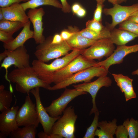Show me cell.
I'll list each match as a JSON object with an SVG mask.
<instances>
[{
  "instance_id": "1",
  "label": "cell",
  "mask_w": 138,
  "mask_h": 138,
  "mask_svg": "<svg viewBox=\"0 0 138 138\" xmlns=\"http://www.w3.org/2000/svg\"><path fill=\"white\" fill-rule=\"evenodd\" d=\"M9 82L15 83V89L24 94L29 93L36 87H42L48 90L51 87L40 79L35 71L30 66L23 68H16L8 74Z\"/></svg>"
},
{
  "instance_id": "2",
  "label": "cell",
  "mask_w": 138,
  "mask_h": 138,
  "mask_svg": "<svg viewBox=\"0 0 138 138\" xmlns=\"http://www.w3.org/2000/svg\"><path fill=\"white\" fill-rule=\"evenodd\" d=\"M83 50L74 49L71 53L61 58L55 59L50 64H46L38 60H34L32 62V67L38 77L45 83L49 84L53 75L82 54Z\"/></svg>"
},
{
  "instance_id": "3",
  "label": "cell",
  "mask_w": 138,
  "mask_h": 138,
  "mask_svg": "<svg viewBox=\"0 0 138 138\" xmlns=\"http://www.w3.org/2000/svg\"><path fill=\"white\" fill-rule=\"evenodd\" d=\"M52 37H49L36 47L34 54L38 60L44 62H49L68 53L73 49L66 41L63 40L59 43H52Z\"/></svg>"
},
{
  "instance_id": "4",
  "label": "cell",
  "mask_w": 138,
  "mask_h": 138,
  "mask_svg": "<svg viewBox=\"0 0 138 138\" xmlns=\"http://www.w3.org/2000/svg\"><path fill=\"white\" fill-rule=\"evenodd\" d=\"M60 117L52 126L50 134L60 136L62 138H75V123L77 116L75 112L74 107L66 108Z\"/></svg>"
},
{
  "instance_id": "5",
  "label": "cell",
  "mask_w": 138,
  "mask_h": 138,
  "mask_svg": "<svg viewBox=\"0 0 138 138\" xmlns=\"http://www.w3.org/2000/svg\"><path fill=\"white\" fill-rule=\"evenodd\" d=\"M108 71L101 66H93L80 71L57 84L51 87L49 90L65 88L70 85L80 82H89L94 77L107 76Z\"/></svg>"
},
{
  "instance_id": "6",
  "label": "cell",
  "mask_w": 138,
  "mask_h": 138,
  "mask_svg": "<svg viewBox=\"0 0 138 138\" xmlns=\"http://www.w3.org/2000/svg\"><path fill=\"white\" fill-rule=\"evenodd\" d=\"M94 60L88 59L80 55L70 62L65 67L54 74L49 84L59 83L73 74L92 66L97 63Z\"/></svg>"
},
{
  "instance_id": "7",
  "label": "cell",
  "mask_w": 138,
  "mask_h": 138,
  "mask_svg": "<svg viewBox=\"0 0 138 138\" xmlns=\"http://www.w3.org/2000/svg\"><path fill=\"white\" fill-rule=\"evenodd\" d=\"M6 57L1 64L0 68H4L6 70L5 77L9 82L8 78V68L14 65L16 68H21L30 66V56L24 45L13 51L5 49L4 51Z\"/></svg>"
},
{
  "instance_id": "8",
  "label": "cell",
  "mask_w": 138,
  "mask_h": 138,
  "mask_svg": "<svg viewBox=\"0 0 138 138\" xmlns=\"http://www.w3.org/2000/svg\"><path fill=\"white\" fill-rule=\"evenodd\" d=\"M87 93L75 88H66L59 98L52 101L50 105L44 108L51 117H57L62 115L70 102L76 97Z\"/></svg>"
},
{
  "instance_id": "9",
  "label": "cell",
  "mask_w": 138,
  "mask_h": 138,
  "mask_svg": "<svg viewBox=\"0 0 138 138\" xmlns=\"http://www.w3.org/2000/svg\"><path fill=\"white\" fill-rule=\"evenodd\" d=\"M138 11V3L130 6H123L118 4L113 5L110 8H105L103 13L106 15H110L112 18V21L108 24L107 26L111 31L117 25L127 20L136 12Z\"/></svg>"
},
{
  "instance_id": "10",
  "label": "cell",
  "mask_w": 138,
  "mask_h": 138,
  "mask_svg": "<svg viewBox=\"0 0 138 138\" xmlns=\"http://www.w3.org/2000/svg\"><path fill=\"white\" fill-rule=\"evenodd\" d=\"M16 120L19 127L32 125L38 126L40 122L36 105L33 103L29 95L26 96L24 103L18 109Z\"/></svg>"
},
{
  "instance_id": "11",
  "label": "cell",
  "mask_w": 138,
  "mask_h": 138,
  "mask_svg": "<svg viewBox=\"0 0 138 138\" xmlns=\"http://www.w3.org/2000/svg\"><path fill=\"white\" fill-rule=\"evenodd\" d=\"M115 46L110 39L96 41L90 47L83 50L82 55L89 60H101L110 56L115 50Z\"/></svg>"
},
{
  "instance_id": "12",
  "label": "cell",
  "mask_w": 138,
  "mask_h": 138,
  "mask_svg": "<svg viewBox=\"0 0 138 138\" xmlns=\"http://www.w3.org/2000/svg\"><path fill=\"white\" fill-rule=\"evenodd\" d=\"M112 83L111 79L106 75L100 76L97 80L92 82L74 85L73 86L74 88L80 91L88 93L90 95L93 105L90 112L89 114L91 115L98 110L96 106L95 100L98 90L103 87H108L110 86Z\"/></svg>"
},
{
  "instance_id": "13",
  "label": "cell",
  "mask_w": 138,
  "mask_h": 138,
  "mask_svg": "<svg viewBox=\"0 0 138 138\" xmlns=\"http://www.w3.org/2000/svg\"><path fill=\"white\" fill-rule=\"evenodd\" d=\"M18 106H13L0 114V138H6L11 133L19 127L16 116Z\"/></svg>"
},
{
  "instance_id": "14",
  "label": "cell",
  "mask_w": 138,
  "mask_h": 138,
  "mask_svg": "<svg viewBox=\"0 0 138 138\" xmlns=\"http://www.w3.org/2000/svg\"><path fill=\"white\" fill-rule=\"evenodd\" d=\"M40 87H36L30 91L35 97L36 101V109L39 122L42 126L44 132L50 135L52 128L55 122L61 117L54 118L48 114L41 102L40 95Z\"/></svg>"
},
{
  "instance_id": "15",
  "label": "cell",
  "mask_w": 138,
  "mask_h": 138,
  "mask_svg": "<svg viewBox=\"0 0 138 138\" xmlns=\"http://www.w3.org/2000/svg\"><path fill=\"white\" fill-rule=\"evenodd\" d=\"M138 51V44L130 46L118 45L110 56L104 60L97 62L94 66L103 67L108 71L111 65L122 63L127 55Z\"/></svg>"
},
{
  "instance_id": "16",
  "label": "cell",
  "mask_w": 138,
  "mask_h": 138,
  "mask_svg": "<svg viewBox=\"0 0 138 138\" xmlns=\"http://www.w3.org/2000/svg\"><path fill=\"white\" fill-rule=\"evenodd\" d=\"M45 14L44 9L39 8L30 9L27 15L30 20L32 23L33 28L34 39L36 43L39 44L43 42L45 40L43 35L44 28L43 27V17Z\"/></svg>"
},
{
  "instance_id": "17",
  "label": "cell",
  "mask_w": 138,
  "mask_h": 138,
  "mask_svg": "<svg viewBox=\"0 0 138 138\" xmlns=\"http://www.w3.org/2000/svg\"><path fill=\"white\" fill-rule=\"evenodd\" d=\"M0 8L3 12L5 20L19 21L24 24L29 21L21 3H16L8 6Z\"/></svg>"
},
{
  "instance_id": "18",
  "label": "cell",
  "mask_w": 138,
  "mask_h": 138,
  "mask_svg": "<svg viewBox=\"0 0 138 138\" xmlns=\"http://www.w3.org/2000/svg\"><path fill=\"white\" fill-rule=\"evenodd\" d=\"M31 21L25 24L19 34L12 41L7 43H3L4 48L9 51H13L23 46L28 39L33 38V31L30 29Z\"/></svg>"
},
{
  "instance_id": "19",
  "label": "cell",
  "mask_w": 138,
  "mask_h": 138,
  "mask_svg": "<svg viewBox=\"0 0 138 138\" xmlns=\"http://www.w3.org/2000/svg\"><path fill=\"white\" fill-rule=\"evenodd\" d=\"M112 75L121 91L124 93L126 101L136 97L133 86L132 79L121 74H112Z\"/></svg>"
},
{
  "instance_id": "20",
  "label": "cell",
  "mask_w": 138,
  "mask_h": 138,
  "mask_svg": "<svg viewBox=\"0 0 138 138\" xmlns=\"http://www.w3.org/2000/svg\"><path fill=\"white\" fill-rule=\"evenodd\" d=\"M138 37L127 30L114 28L111 31L109 39L114 44L121 45H125Z\"/></svg>"
},
{
  "instance_id": "21",
  "label": "cell",
  "mask_w": 138,
  "mask_h": 138,
  "mask_svg": "<svg viewBox=\"0 0 138 138\" xmlns=\"http://www.w3.org/2000/svg\"><path fill=\"white\" fill-rule=\"evenodd\" d=\"M73 34L66 41L73 49L84 50L91 46L96 41L89 39L82 36L77 28L73 27Z\"/></svg>"
},
{
  "instance_id": "22",
  "label": "cell",
  "mask_w": 138,
  "mask_h": 138,
  "mask_svg": "<svg viewBox=\"0 0 138 138\" xmlns=\"http://www.w3.org/2000/svg\"><path fill=\"white\" fill-rule=\"evenodd\" d=\"M117 120L114 118L111 122L106 121L98 122V127L95 132V136L99 138H113L117 126Z\"/></svg>"
},
{
  "instance_id": "23",
  "label": "cell",
  "mask_w": 138,
  "mask_h": 138,
  "mask_svg": "<svg viewBox=\"0 0 138 138\" xmlns=\"http://www.w3.org/2000/svg\"><path fill=\"white\" fill-rule=\"evenodd\" d=\"M37 128L33 125L24 126L22 128L19 127L12 131L9 136L10 138H35Z\"/></svg>"
},
{
  "instance_id": "24",
  "label": "cell",
  "mask_w": 138,
  "mask_h": 138,
  "mask_svg": "<svg viewBox=\"0 0 138 138\" xmlns=\"http://www.w3.org/2000/svg\"><path fill=\"white\" fill-rule=\"evenodd\" d=\"M111 31L107 27L101 31L96 32L86 28L79 32L83 36L89 39L97 41L103 39H110Z\"/></svg>"
},
{
  "instance_id": "25",
  "label": "cell",
  "mask_w": 138,
  "mask_h": 138,
  "mask_svg": "<svg viewBox=\"0 0 138 138\" xmlns=\"http://www.w3.org/2000/svg\"><path fill=\"white\" fill-rule=\"evenodd\" d=\"M21 4L25 11L28 9L36 8L44 5H50L59 8H62L61 4L57 0H29Z\"/></svg>"
},
{
  "instance_id": "26",
  "label": "cell",
  "mask_w": 138,
  "mask_h": 138,
  "mask_svg": "<svg viewBox=\"0 0 138 138\" xmlns=\"http://www.w3.org/2000/svg\"><path fill=\"white\" fill-rule=\"evenodd\" d=\"M3 85L0 86V111L2 112L10 108L13 100L12 92L4 89Z\"/></svg>"
},
{
  "instance_id": "27",
  "label": "cell",
  "mask_w": 138,
  "mask_h": 138,
  "mask_svg": "<svg viewBox=\"0 0 138 138\" xmlns=\"http://www.w3.org/2000/svg\"><path fill=\"white\" fill-rule=\"evenodd\" d=\"M25 24L19 21L4 20L0 21V30L13 35L15 33L23 27Z\"/></svg>"
},
{
  "instance_id": "28",
  "label": "cell",
  "mask_w": 138,
  "mask_h": 138,
  "mask_svg": "<svg viewBox=\"0 0 138 138\" xmlns=\"http://www.w3.org/2000/svg\"><path fill=\"white\" fill-rule=\"evenodd\" d=\"M123 124L127 129L129 138H138V121L133 118H127Z\"/></svg>"
},
{
  "instance_id": "29",
  "label": "cell",
  "mask_w": 138,
  "mask_h": 138,
  "mask_svg": "<svg viewBox=\"0 0 138 138\" xmlns=\"http://www.w3.org/2000/svg\"><path fill=\"white\" fill-rule=\"evenodd\" d=\"M93 121L89 126L88 127L83 138H94L95 132L98 127L99 112L97 111L95 113Z\"/></svg>"
},
{
  "instance_id": "30",
  "label": "cell",
  "mask_w": 138,
  "mask_h": 138,
  "mask_svg": "<svg viewBox=\"0 0 138 138\" xmlns=\"http://www.w3.org/2000/svg\"><path fill=\"white\" fill-rule=\"evenodd\" d=\"M119 28L127 30L138 36V23L127 19L119 24Z\"/></svg>"
},
{
  "instance_id": "31",
  "label": "cell",
  "mask_w": 138,
  "mask_h": 138,
  "mask_svg": "<svg viewBox=\"0 0 138 138\" xmlns=\"http://www.w3.org/2000/svg\"><path fill=\"white\" fill-rule=\"evenodd\" d=\"M86 25V28L97 32L101 31L105 27L101 22L97 21L93 19L87 21Z\"/></svg>"
},
{
  "instance_id": "32",
  "label": "cell",
  "mask_w": 138,
  "mask_h": 138,
  "mask_svg": "<svg viewBox=\"0 0 138 138\" xmlns=\"http://www.w3.org/2000/svg\"><path fill=\"white\" fill-rule=\"evenodd\" d=\"M115 134L117 138H127L128 137V131L123 124L117 126Z\"/></svg>"
},
{
  "instance_id": "33",
  "label": "cell",
  "mask_w": 138,
  "mask_h": 138,
  "mask_svg": "<svg viewBox=\"0 0 138 138\" xmlns=\"http://www.w3.org/2000/svg\"><path fill=\"white\" fill-rule=\"evenodd\" d=\"M104 6L103 3H97L93 16V19L99 21L101 22L102 13L103 8Z\"/></svg>"
},
{
  "instance_id": "34",
  "label": "cell",
  "mask_w": 138,
  "mask_h": 138,
  "mask_svg": "<svg viewBox=\"0 0 138 138\" xmlns=\"http://www.w3.org/2000/svg\"><path fill=\"white\" fill-rule=\"evenodd\" d=\"M14 38L13 35L4 31L0 30V41L4 43H7L12 41Z\"/></svg>"
},
{
  "instance_id": "35",
  "label": "cell",
  "mask_w": 138,
  "mask_h": 138,
  "mask_svg": "<svg viewBox=\"0 0 138 138\" xmlns=\"http://www.w3.org/2000/svg\"><path fill=\"white\" fill-rule=\"evenodd\" d=\"M29 0H0V8L8 6L16 3H20L21 2H25Z\"/></svg>"
},
{
  "instance_id": "36",
  "label": "cell",
  "mask_w": 138,
  "mask_h": 138,
  "mask_svg": "<svg viewBox=\"0 0 138 138\" xmlns=\"http://www.w3.org/2000/svg\"><path fill=\"white\" fill-rule=\"evenodd\" d=\"M68 28L70 30H64L61 32L60 35L63 40H67L70 38L73 34V27L70 26Z\"/></svg>"
},
{
  "instance_id": "37",
  "label": "cell",
  "mask_w": 138,
  "mask_h": 138,
  "mask_svg": "<svg viewBox=\"0 0 138 138\" xmlns=\"http://www.w3.org/2000/svg\"><path fill=\"white\" fill-rule=\"evenodd\" d=\"M62 5V11L65 13H69L71 11V7L67 0H60Z\"/></svg>"
},
{
  "instance_id": "38",
  "label": "cell",
  "mask_w": 138,
  "mask_h": 138,
  "mask_svg": "<svg viewBox=\"0 0 138 138\" xmlns=\"http://www.w3.org/2000/svg\"><path fill=\"white\" fill-rule=\"evenodd\" d=\"M37 136L39 138H62L60 136L56 135H48L43 131L39 132L37 134Z\"/></svg>"
},
{
  "instance_id": "39",
  "label": "cell",
  "mask_w": 138,
  "mask_h": 138,
  "mask_svg": "<svg viewBox=\"0 0 138 138\" xmlns=\"http://www.w3.org/2000/svg\"><path fill=\"white\" fill-rule=\"evenodd\" d=\"M63 40L60 35L56 34L52 37L51 42L54 44L59 43L61 42Z\"/></svg>"
},
{
  "instance_id": "40",
  "label": "cell",
  "mask_w": 138,
  "mask_h": 138,
  "mask_svg": "<svg viewBox=\"0 0 138 138\" xmlns=\"http://www.w3.org/2000/svg\"><path fill=\"white\" fill-rule=\"evenodd\" d=\"M82 7L79 4L77 3H75L71 7V11L74 14H76Z\"/></svg>"
},
{
  "instance_id": "41",
  "label": "cell",
  "mask_w": 138,
  "mask_h": 138,
  "mask_svg": "<svg viewBox=\"0 0 138 138\" xmlns=\"http://www.w3.org/2000/svg\"><path fill=\"white\" fill-rule=\"evenodd\" d=\"M86 10L82 7L77 12L76 15L79 17L82 18L86 15Z\"/></svg>"
},
{
  "instance_id": "42",
  "label": "cell",
  "mask_w": 138,
  "mask_h": 138,
  "mask_svg": "<svg viewBox=\"0 0 138 138\" xmlns=\"http://www.w3.org/2000/svg\"><path fill=\"white\" fill-rule=\"evenodd\" d=\"M128 19L138 23V11L130 17Z\"/></svg>"
},
{
  "instance_id": "43",
  "label": "cell",
  "mask_w": 138,
  "mask_h": 138,
  "mask_svg": "<svg viewBox=\"0 0 138 138\" xmlns=\"http://www.w3.org/2000/svg\"><path fill=\"white\" fill-rule=\"evenodd\" d=\"M5 20L3 13L1 8H0V21Z\"/></svg>"
},
{
  "instance_id": "44",
  "label": "cell",
  "mask_w": 138,
  "mask_h": 138,
  "mask_svg": "<svg viewBox=\"0 0 138 138\" xmlns=\"http://www.w3.org/2000/svg\"><path fill=\"white\" fill-rule=\"evenodd\" d=\"M117 4H119L123 3L124 2H126L127 0H116Z\"/></svg>"
},
{
  "instance_id": "45",
  "label": "cell",
  "mask_w": 138,
  "mask_h": 138,
  "mask_svg": "<svg viewBox=\"0 0 138 138\" xmlns=\"http://www.w3.org/2000/svg\"><path fill=\"white\" fill-rule=\"evenodd\" d=\"M109 3L112 4L113 5L117 4L116 0H107Z\"/></svg>"
},
{
  "instance_id": "46",
  "label": "cell",
  "mask_w": 138,
  "mask_h": 138,
  "mask_svg": "<svg viewBox=\"0 0 138 138\" xmlns=\"http://www.w3.org/2000/svg\"><path fill=\"white\" fill-rule=\"evenodd\" d=\"M132 75H138V68L136 70L133 72L132 73Z\"/></svg>"
},
{
  "instance_id": "47",
  "label": "cell",
  "mask_w": 138,
  "mask_h": 138,
  "mask_svg": "<svg viewBox=\"0 0 138 138\" xmlns=\"http://www.w3.org/2000/svg\"><path fill=\"white\" fill-rule=\"evenodd\" d=\"M97 2V3H103L105 1V0H96Z\"/></svg>"
}]
</instances>
